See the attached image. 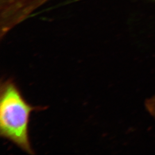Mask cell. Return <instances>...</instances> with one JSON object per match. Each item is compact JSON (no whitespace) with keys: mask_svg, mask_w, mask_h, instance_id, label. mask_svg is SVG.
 I'll list each match as a JSON object with an SVG mask.
<instances>
[{"mask_svg":"<svg viewBox=\"0 0 155 155\" xmlns=\"http://www.w3.org/2000/svg\"><path fill=\"white\" fill-rule=\"evenodd\" d=\"M45 109L27 102L12 79L2 81L0 87L1 137L27 153L35 155L29 137V117L32 111Z\"/></svg>","mask_w":155,"mask_h":155,"instance_id":"obj_1","label":"cell"},{"mask_svg":"<svg viewBox=\"0 0 155 155\" xmlns=\"http://www.w3.org/2000/svg\"><path fill=\"white\" fill-rule=\"evenodd\" d=\"M145 106L147 110L155 121V95L146 100Z\"/></svg>","mask_w":155,"mask_h":155,"instance_id":"obj_2","label":"cell"}]
</instances>
